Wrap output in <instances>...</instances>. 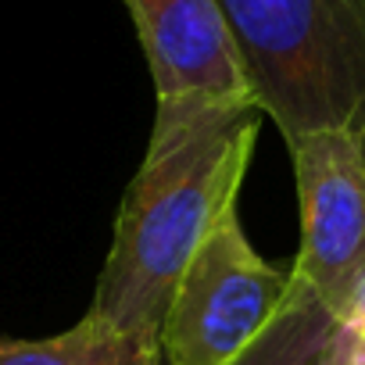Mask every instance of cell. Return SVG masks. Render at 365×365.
I'll use <instances>...</instances> for the list:
<instances>
[{"mask_svg":"<svg viewBox=\"0 0 365 365\" xmlns=\"http://www.w3.org/2000/svg\"><path fill=\"white\" fill-rule=\"evenodd\" d=\"M0 365H161V351L86 312L47 340H0Z\"/></svg>","mask_w":365,"mask_h":365,"instance_id":"7","label":"cell"},{"mask_svg":"<svg viewBox=\"0 0 365 365\" xmlns=\"http://www.w3.org/2000/svg\"><path fill=\"white\" fill-rule=\"evenodd\" d=\"M247 90L297 143L347 129L365 147V0H215Z\"/></svg>","mask_w":365,"mask_h":365,"instance_id":"2","label":"cell"},{"mask_svg":"<svg viewBox=\"0 0 365 365\" xmlns=\"http://www.w3.org/2000/svg\"><path fill=\"white\" fill-rule=\"evenodd\" d=\"M354 365H365V333H361V347H358V358H354Z\"/></svg>","mask_w":365,"mask_h":365,"instance_id":"8","label":"cell"},{"mask_svg":"<svg viewBox=\"0 0 365 365\" xmlns=\"http://www.w3.org/2000/svg\"><path fill=\"white\" fill-rule=\"evenodd\" d=\"M365 319L344 322L336 319L315 290L294 276L290 294L272 315V322L244 347L230 365H354L361 347Z\"/></svg>","mask_w":365,"mask_h":365,"instance_id":"6","label":"cell"},{"mask_svg":"<svg viewBox=\"0 0 365 365\" xmlns=\"http://www.w3.org/2000/svg\"><path fill=\"white\" fill-rule=\"evenodd\" d=\"M158 104L255 101L215 0H125Z\"/></svg>","mask_w":365,"mask_h":365,"instance_id":"5","label":"cell"},{"mask_svg":"<svg viewBox=\"0 0 365 365\" xmlns=\"http://www.w3.org/2000/svg\"><path fill=\"white\" fill-rule=\"evenodd\" d=\"M262 118L255 101L158 104L143 165L118 208L90 304L97 319L158 347L182 269L219 219L237 208Z\"/></svg>","mask_w":365,"mask_h":365,"instance_id":"1","label":"cell"},{"mask_svg":"<svg viewBox=\"0 0 365 365\" xmlns=\"http://www.w3.org/2000/svg\"><path fill=\"white\" fill-rule=\"evenodd\" d=\"M301 251L294 276L344 322L365 319V147L347 129L290 143Z\"/></svg>","mask_w":365,"mask_h":365,"instance_id":"4","label":"cell"},{"mask_svg":"<svg viewBox=\"0 0 365 365\" xmlns=\"http://www.w3.org/2000/svg\"><path fill=\"white\" fill-rule=\"evenodd\" d=\"M290 294V269L269 265L237 219H219L182 269L165 319L161 365H230L272 322Z\"/></svg>","mask_w":365,"mask_h":365,"instance_id":"3","label":"cell"}]
</instances>
